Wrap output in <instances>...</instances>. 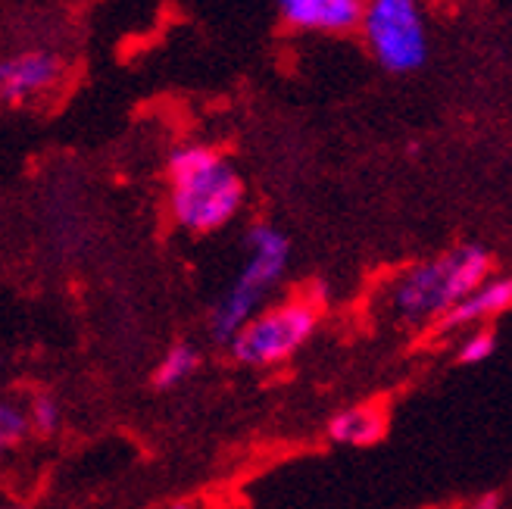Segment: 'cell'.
<instances>
[{
	"label": "cell",
	"mask_w": 512,
	"mask_h": 509,
	"mask_svg": "<svg viewBox=\"0 0 512 509\" xmlns=\"http://www.w3.org/2000/svg\"><path fill=\"white\" fill-rule=\"evenodd\" d=\"M25 416H29L35 435L50 438V435H57L63 425V403L54 391H38L32 394L29 406H25Z\"/></svg>",
	"instance_id": "8fae6325"
},
{
	"label": "cell",
	"mask_w": 512,
	"mask_h": 509,
	"mask_svg": "<svg viewBox=\"0 0 512 509\" xmlns=\"http://www.w3.org/2000/svg\"><path fill=\"white\" fill-rule=\"evenodd\" d=\"M494 347H497L494 335L478 332V335H472V338L463 344V350H459V360L469 363V366H475V363H481V360H488V356L494 353Z\"/></svg>",
	"instance_id": "4fadbf2b"
},
{
	"label": "cell",
	"mask_w": 512,
	"mask_h": 509,
	"mask_svg": "<svg viewBox=\"0 0 512 509\" xmlns=\"http://www.w3.org/2000/svg\"><path fill=\"white\" fill-rule=\"evenodd\" d=\"M200 363H203V356H200L197 344H191V341H172L163 350L157 366H153V372H150V388L153 391H175V388H182L185 381H191L197 375Z\"/></svg>",
	"instance_id": "30bf717a"
},
{
	"label": "cell",
	"mask_w": 512,
	"mask_h": 509,
	"mask_svg": "<svg viewBox=\"0 0 512 509\" xmlns=\"http://www.w3.org/2000/svg\"><path fill=\"white\" fill-rule=\"evenodd\" d=\"M169 509H191V503H172Z\"/></svg>",
	"instance_id": "9a60e30c"
},
{
	"label": "cell",
	"mask_w": 512,
	"mask_h": 509,
	"mask_svg": "<svg viewBox=\"0 0 512 509\" xmlns=\"http://www.w3.org/2000/svg\"><path fill=\"white\" fill-rule=\"evenodd\" d=\"M63 57L54 50H22L0 60V107H25L60 82Z\"/></svg>",
	"instance_id": "8992f818"
},
{
	"label": "cell",
	"mask_w": 512,
	"mask_h": 509,
	"mask_svg": "<svg viewBox=\"0 0 512 509\" xmlns=\"http://www.w3.org/2000/svg\"><path fill=\"white\" fill-rule=\"evenodd\" d=\"M469 509H500V500H497V494H484V497H478Z\"/></svg>",
	"instance_id": "5bb4252c"
},
{
	"label": "cell",
	"mask_w": 512,
	"mask_h": 509,
	"mask_svg": "<svg viewBox=\"0 0 512 509\" xmlns=\"http://www.w3.org/2000/svg\"><path fill=\"white\" fill-rule=\"evenodd\" d=\"M384 435V413L378 406H350L328 419V441L344 447H369Z\"/></svg>",
	"instance_id": "9c48e42d"
},
{
	"label": "cell",
	"mask_w": 512,
	"mask_h": 509,
	"mask_svg": "<svg viewBox=\"0 0 512 509\" xmlns=\"http://www.w3.org/2000/svg\"><path fill=\"white\" fill-rule=\"evenodd\" d=\"M166 178L169 213L188 235H216L244 210V178L210 144H178L166 160Z\"/></svg>",
	"instance_id": "6da1fadb"
},
{
	"label": "cell",
	"mask_w": 512,
	"mask_h": 509,
	"mask_svg": "<svg viewBox=\"0 0 512 509\" xmlns=\"http://www.w3.org/2000/svg\"><path fill=\"white\" fill-rule=\"evenodd\" d=\"M360 22L375 60L388 72H413L425 63L428 38L416 0H369Z\"/></svg>",
	"instance_id": "5b68a950"
},
{
	"label": "cell",
	"mask_w": 512,
	"mask_h": 509,
	"mask_svg": "<svg viewBox=\"0 0 512 509\" xmlns=\"http://www.w3.org/2000/svg\"><path fill=\"white\" fill-rule=\"evenodd\" d=\"M29 416H25V406L0 397V463H4V456L19 447L25 438H29Z\"/></svg>",
	"instance_id": "7c38bea8"
},
{
	"label": "cell",
	"mask_w": 512,
	"mask_h": 509,
	"mask_svg": "<svg viewBox=\"0 0 512 509\" xmlns=\"http://www.w3.org/2000/svg\"><path fill=\"white\" fill-rule=\"evenodd\" d=\"M275 7L303 32H347L363 16V0H275Z\"/></svg>",
	"instance_id": "52a82bcc"
},
{
	"label": "cell",
	"mask_w": 512,
	"mask_h": 509,
	"mask_svg": "<svg viewBox=\"0 0 512 509\" xmlns=\"http://www.w3.org/2000/svg\"><path fill=\"white\" fill-rule=\"evenodd\" d=\"M319 328V307L310 297H291L275 307H263L241 332L228 341V353L241 366L272 369L291 360Z\"/></svg>",
	"instance_id": "277c9868"
},
{
	"label": "cell",
	"mask_w": 512,
	"mask_h": 509,
	"mask_svg": "<svg viewBox=\"0 0 512 509\" xmlns=\"http://www.w3.org/2000/svg\"><path fill=\"white\" fill-rule=\"evenodd\" d=\"M512 307V278H491V282L478 285L469 297H463L441 316L444 328H459V325H469L478 319H491L503 310Z\"/></svg>",
	"instance_id": "ba28073f"
},
{
	"label": "cell",
	"mask_w": 512,
	"mask_h": 509,
	"mask_svg": "<svg viewBox=\"0 0 512 509\" xmlns=\"http://www.w3.org/2000/svg\"><path fill=\"white\" fill-rule=\"evenodd\" d=\"M291 263V241L269 222H253L244 232V263L235 282L207 313V328L216 344H228L263 310L266 297L281 285Z\"/></svg>",
	"instance_id": "7a4b0ae2"
},
{
	"label": "cell",
	"mask_w": 512,
	"mask_h": 509,
	"mask_svg": "<svg viewBox=\"0 0 512 509\" xmlns=\"http://www.w3.org/2000/svg\"><path fill=\"white\" fill-rule=\"evenodd\" d=\"M0 509H29V506H16V503H13V506H0Z\"/></svg>",
	"instance_id": "2e32d148"
},
{
	"label": "cell",
	"mask_w": 512,
	"mask_h": 509,
	"mask_svg": "<svg viewBox=\"0 0 512 509\" xmlns=\"http://www.w3.org/2000/svg\"><path fill=\"white\" fill-rule=\"evenodd\" d=\"M491 272V257L481 247H459L441 260L406 269L391 285V313L403 325L441 319L450 307L469 297Z\"/></svg>",
	"instance_id": "3957f363"
}]
</instances>
